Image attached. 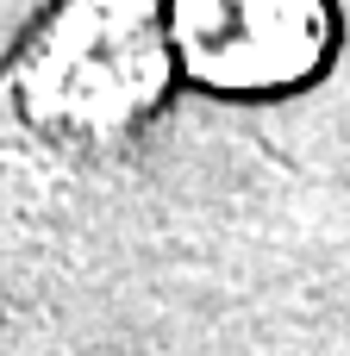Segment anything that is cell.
Wrapping results in <instances>:
<instances>
[{
  "mask_svg": "<svg viewBox=\"0 0 350 356\" xmlns=\"http://www.w3.org/2000/svg\"><path fill=\"white\" fill-rule=\"evenodd\" d=\"M169 56L157 0H56L19 44L6 88L50 138H119L163 100Z\"/></svg>",
  "mask_w": 350,
  "mask_h": 356,
  "instance_id": "obj_1",
  "label": "cell"
},
{
  "mask_svg": "<svg viewBox=\"0 0 350 356\" xmlns=\"http://www.w3.org/2000/svg\"><path fill=\"white\" fill-rule=\"evenodd\" d=\"M175 63L213 94H282L319 75L332 0H163Z\"/></svg>",
  "mask_w": 350,
  "mask_h": 356,
  "instance_id": "obj_2",
  "label": "cell"
}]
</instances>
